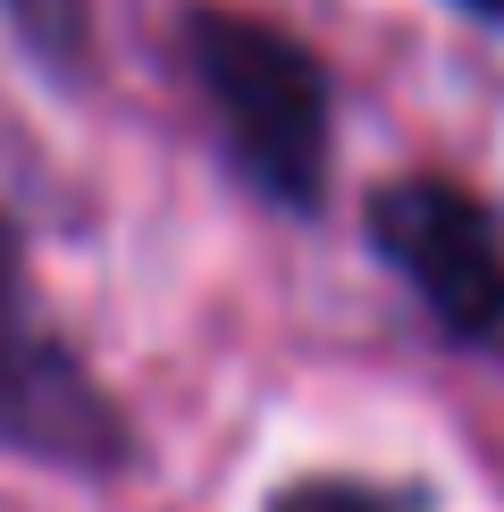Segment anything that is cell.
Segmentation results:
<instances>
[{
	"mask_svg": "<svg viewBox=\"0 0 504 512\" xmlns=\"http://www.w3.org/2000/svg\"><path fill=\"white\" fill-rule=\"evenodd\" d=\"M0 445L42 454V462H118L110 403L68 361V345L34 319L9 236H0Z\"/></svg>",
	"mask_w": 504,
	"mask_h": 512,
	"instance_id": "obj_3",
	"label": "cell"
},
{
	"mask_svg": "<svg viewBox=\"0 0 504 512\" xmlns=\"http://www.w3.org/2000/svg\"><path fill=\"white\" fill-rule=\"evenodd\" d=\"M185 59L202 76V101L219 118L227 152L269 202L311 210L328 177V76L294 34L236 9L185 17Z\"/></svg>",
	"mask_w": 504,
	"mask_h": 512,
	"instance_id": "obj_1",
	"label": "cell"
},
{
	"mask_svg": "<svg viewBox=\"0 0 504 512\" xmlns=\"http://www.w3.org/2000/svg\"><path fill=\"white\" fill-rule=\"evenodd\" d=\"M269 512H404V504L370 496V487H345V479H303V487H286Z\"/></svg>",
	"mask_w": 504,
	"mask_h": 512,
	"instance_id": "obj_4",
	"label": "cell"
},
{
	"mask_svg": "<svg viewBox=\"0 0 504 512\" xmlns=\"http://www.w3.org/2000/svg\"><path fill=\"white\" fill-rule=\"evenodd\" d=\"M370 236L404 269V286L437 311V328H454V336L504 328V244L462 185L404 177L387 194H370Z\"/></svg>",
	"mask_w": 504,
	"mask_h": 512,
	"instance_id": "obj_2",
	"label": "cell"
},
{
	"mask_svg": "<svg viewBox=\"0 0 504 512\" xmlns=\"http://www.w3.org/2000/svg\"><path fill=\"white\" fill-rule=\"evenodd\" d=\"M471 9H496V17H504V0H471Z\"/></svg>",
	"mask_w": 504,
	"mask_h": 512,
	"instance_id": "obj_5",
	"label": "cell"
}]
</instances>
